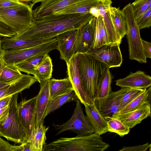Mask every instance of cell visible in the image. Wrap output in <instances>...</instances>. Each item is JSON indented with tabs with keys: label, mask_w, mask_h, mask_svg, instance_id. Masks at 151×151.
<instances>
[{
	"label": "cell",
	"mask_w": 151,
	"mask_h": 151,
	"mask_svg": "<svg viewBox=\"0 0 151 151\" xmlns=\"http://www.w3.org/2000/svg\"><path fill=\"white\" fill-rule=\"evenodd\" d=\"M109 12L114 27L122 39L127 32L126 19L124 12L119 7L116 8L111 6L110 7Z\"/></svg>",
	"instance_id": "obj_27"
},
{
	"label": "cell",
	"mask_w": 151,
	"mask_h": 151,
	"mask_svg": "<svg viewBox=\"0 0 151 151\" xmlns=\"http://www.w3.org/2000/svg\"><path fill=\"white\" fill-rule=\"evenodd\" d=\"M76 101V107L69 120L60 125L52 124L55 129L58 130L57 135L68 130L77 133L79 136L87 135L94 132L93 128L83 113L80 101L78 99Z\"/></svg>",
	"instance_id": "obj_8"
},
{
	"label": "cell",
	"mask_w": 151,
	"mask_h": 151,
	"mask_svg": "<svg viewBox=\"0 0 151 151\" xmlns=\"http://www.w3.org/2000/svg\"><path fill=\"white\" fill-rule=\"evenodd\" d=\"M151 144L147 142L145 144L132 146L124 147L119 151H147L149 149L151 151Z\"/></svg>",
	"instance_id": "obj_38"
},
{
	"label": "cell",
	"mask_w": 151,
	"mask_h": 151,
	"mask_svg": "<svg viewBox=\"0 0 151 151\" xmlns=\"http://www.w3.org/2000/svg\"><path fill=\"white\" fill-rule=\"evenodd\" d=\"M142 42L143 52L146 58H151V43L142 39Z\"/></svg>",
	"instance_id": "obj_40"
},
{
	"label": "cell",
	"mask_w": 151,
	"mask_h": 151,
	"mask_svg": "<svg viewBox=\"0 0 151 151\" xmlns=\"http://www.w3.org/2000/svg\"><path fill=\"white\" fill-rule=\"evenodd\" d=\"M107 67L90 52L78 53V69L81 86L93 100L99 79Z\"/></svg>",
	"instance_id": "obj_2"
},
{
	"label": "cell",
	"mask_w": 151,
	"mask_h": 151,
	"mask_svg": "<svg viewBox=\"0 0 151 151\" xmlns=\"http://www.w3.org/2000/svg\"><path fill=\"white\" fill-rule=\"evenodd\" d=\"M129 88H121L118 91H111L105 97L94 100L96 108L104 118L112 117L119 111L120 99Z\"/></svg>",
	"instance_id": "obj_11"
},
{
	"label": "cell",
	"mask_w": 151,
	"mask_h": 151,
	"mask_svg": "<svg viewBox=\"0 0 151 151\" xmlns=\"http://www.w3.org/2000/svg\"><path fill=\"white\" fill-rule=\"evenodd\" d=\"M96 18L93 17L76 30L74 54L89 52L92 49Z\"/></svg>",
	"instance_id": "obj_10"
},
{
	"label": "cell",
	"mask_w": 151,
	"mask_h": 151,
	"mask_svg": "<svg viewBox=\"0 0 151 151\" xmlns=\"http://www.w3.org/2000/svg\"><path fill=\"white\" fill-rule=\"evenodd\" d=\"M45 0H33V4L34 5H35V4L37 3L42 2Z\"/></svg>",
	"instance_id": "obj_49"
},
{
	"label": "cell",
	"mask_w": 151,
	"mask_h": 151,
	"mask_svg": "<svg viewBox=\"0 0 151 151\" xmlns=\"http://www.w3.org/2000/svg\"><path fill=\"white\" fill-rule=\"evenodd\" d=\"M11 83V82H10ZM6 83L0 82V89L10 83Z\"/></svg>",
	"instance_id": "obj_48"
},
{
	"label": "cell",
	"mask_w": 151,
	"mask_h": 151,
	"mask_svg": "<svg viewBox=\"0 0 151 151\" xmlns=\"http://www.w3.org/2000/svg\"><path fill=\"white\" fill-rule=\"evenodd\" d=\"M45 41L3 37L1 39V47L4 50H19L35 46Z\"/></svg>",
	"instance_id": "obj_22"
},
{
	"label": "cell",
	"mask_w": 151,
	"mask_h": 151,
	"mask_svg": "<svg viewBox=\"0 0 151 151\" xmlns=\"http://www.w3.org/2000/svg\"><path fill=\"white\" fill-rule=\"evenodd\" d=\"M116 85L121 88H147L151 86V77L144 72L138 70L126 77L117 80Z\"/></svg>",
	"instance_id": "obj_20"
},
{
	"label": "cell",
	"mask_w": 151,
	"mask_h": 151,
	"mask_svg": "<svg viewBox=\"0 0 151 151\" xmlns=\"http://www.w3.org/2000/svg\"><path fill=\"white\" fill-rule=\"evenodd\" d=\"M84 105L86 116L94 133L100 136L108 132L107 121L100 114L94 103L92 104Z\"/></svg>",
	"instance_id": "obj_21"
},
{
	"label": "cell",
	"mask_w": 151,
	"mask_h": 151,
	"mask_svg": "<svg viewBox=\"0 0 151 151\" xmlns=\"http://www.w3.org/2000/svg\"><path fill=\"white\" fill-rule=\"evenodd\" d=\"M98 0H81L69 5L54 14H85L90 13L92 6L97 5Z\"/></svg>",
	"instance_id": "obj_24"
},
{
	"label": "cell",
	"mask_w": 151,
	"mask_h": 151,
	"mask_svg": "<svg viewBox=\"0 0 151 151\" xmlns=\"http://www.w3.org/2000/svg\"><path fill=\"white\" fill-rule=\"evenodd\" d=\"M112 79L109 68L107 67L99 79L96 96L94 100L105 97L111 92Z\"/></svg>",
	"instance_id": "obj_30"
},
{
	"label": "cell",
	"mask_w": 151,
	"mask_h": 151,
	"mask_svg": "<svg viewBox=\"0 0 151 151\" xmlns=\"http://www.w3.org/2000/svg\"><path fill=\"white\" fill-rule=\"evenodd\" d=\"M120 44L118 43L106 44L92 50L89 52L109 68L120 67L123 61Z\"/></svg>",
	"instance_id": "obj_9"
},
{
	"label": "cell",
	"mask_w": 151,
	"mask_h": 151,
	"mask_svg": "<svg viewBox=\"0 0 151 151\" xmlns=\"http://www.w3.org/2000/svg\"><path fill=\"white\" fill-rule=\"evenodd\" d=\"M9 105L0 109V122L4 120L9 114Z\"/></svg>",
	"instance_id": "obj_43"
},
{
	"label": "cell",
	"mask_w": 151,
	"mask_h": 151,
	"mask_svg": "<svg viewBox=\"0 0 151 151\" xmlns=\"http://www.w3.org/2000/svg\"><path fill=\"white\" fill-rule=\"evenodd\" d=\"M49 129L43 125L35 128L27 142L31 151H43L44 146L46 144V133Z\"/></svg>",
	"instance_id": "obj_25"
},
{
	"label": "cell",
	"mask_w": 151,
	"mask_h": 151,
	"mask_svg": "<svg viewBox=\"0 0 151 151\" xmlns=\"http://www.w3.org/2000/svg\"><path fill=\"white\" fill-rule=\"evenodd\" d=\"M94 17L90 13L51 15L32 24L25 31L12 37L16 39L46 41L67 31L76 30Z\"/></svg>",
	"instance_id": "obj_1"
},
{
	"label": "cell",
	"mask_w": 151,
	"mask_h": 151,
	"mask_svg": "<svg viewBox=\"0 0 151 151\" xmlns=\"http://www.w3.org/2000/svg\"><path fill=\"white\" fill-rule=\"evenodd\" d=\"M32 9L25 4L0 8V21L19 34L32 24Z\"/></svg>",
	"instance_id": "obj_5"
},
{
	"label": "cell",
	"mask_w": 151,
	"mask_h": 151,
	"mask_svg": "<svg viewBox=\"0 0 151 151\" xmlns=\"http://www.w3.org/2000/svg\"><path fill=\"white\" fill-rule=\"evenodd\" d=\"M112 3L111 0H98L97 6L104 22L109 43L120 44L122 39L114 27L110 13L109 9Z\"/></svg>",
	"instance_id": "obj_17"
},
{
	"label": "cell",
	"mask_w": 151,
	"mask_h": 151,
	"mask_svg": "<svg viewBox=\"0 0 151 151\" xmlns=\"http://www.w3.org/2000/svg\"><path fill=\"white\" fill-rule=\"evenodd\" d=\"M132 4L133 12L136 17L151 8V0H135Z\"/></svg>",
	"instance_id": "obj_37"
},
{
	"label": "cell",
	"mask_w": 151,
	"mask_h": 151,
	"mask_svg": "<svg viewBox=\"0 0 151 151\" xmlns=\"http://www.w3.org/2000/svg\"><path fill=\"white\" fill-rule=\"evenodd\" d=\"M21 3L27 4L32 9L34 6L33 4V0H16Z\"/></svg>",
	"instance_id": "obj_46"
},
{
	"label": "cell",
	"mask_w": 151,
	"mask_h": 151,
	"mask_svg": "<svg viewBox=\"0 0 151 151\" xmlns=\"http://www.w3.org/2000/svg\"><path fill=\"white\" fill-rule=\"evenodd\" d=\"M81 0H46L32 10L33 18H42L58 12L73 4Z\"/></svg>",
	"instance_id": "obj_15"
},
{
	"label": "cell",
	"mask_w": 151,
	"mask_h": 151,
	"mask_svg": "<svg viewBox=\"0 0 151 151\" xmlns=\"http://www.w3.org/2000/svg\"><path fill=\"white\" fill-rule=\"evenodd\" d=\"M151 86L144 91L130 103L122 109L116 114H122L131 111L139 108L144 103L147 101L150 96Z\"/></svg>",
	"instance_id": "obj_33"
},
{
	"label": "cell",
	"mask_w": 151,
	"mask_h": 151,
	"mask_svg": "<svg viewBox=\"0 0 151 151\" xmlns=\"http://www.w3.org/2000/svg\"><path fill=\"white\" fill-rule=\"evenodd\" d=\"M109 43L104 22L102 17L100 15L98 18H96L94 38L92 50Z\"/></svg>",
	"instance_id": "obj_29"
},
{
	"label": "cell",
	"mask_w": 151,
	"mask_h": 151,
	"mask_svg": "<svg viewBox=\"0 0 151 151\" xmlns=\"http://www.w3.org/2000/svg\"><path fill=\"white\" fill-rule=\"evenodd\" d=\"M12 95L0 99V109L9 105Z\"/></svg>",
	"instance_id": "obj_44"
},
{
	"label": "cell",
	"mask_w": 151,
	"mask_h": 151,
	"mask_svg": "<svg viewBox=\"0 0 151 151\" xmlns=\"http://www.w3.org/2000/svg\"><path fill=\"white\" fill-rule=\"evenodd\" d=\"M139 29L147 28L151 26V8L148 9L143 14L135 17Z\"/></svg>",
	"instance_id": "obj_36"
},
{
	"label": "cell",
	"mask_w": 151,
	"mask_h": 151,
	"mask_svg": "<svg viewBox=\"0 0 151 151\" xmlns=\"http://www.w3.org/2000/svg\"><path fill=\"white\" fill-rule=\"evenodd\" d=\"M122 10L126 19V35L128 44L129 58L141 63H146L147 58L143 52L140 30L136 21L132 4L129 3Z\"/></svg>",
	"instance_id": "obj_6"
},
{
	"label": "cell",
	"mask_w": 151,
	"mask_h": 151,
	"mask_svg": "<svg viewBox=\"0 0 151 151\" xmlns=\"http://www.w3.org/2000/svg\"><path fill=\"white\" fill-rule=\"evenodd\" d=\"M53 71V65L51 58L46 55L38 66L34 70L32 75L40 84L50 79Z\"/></svg>",
	"instance_id": "obj_26"
},
{
	"label": "cell",
	"mask_w": 151,
	"mask_h": 151,
	"mask_svg": "<svg viewBox=\"0 0 151 151\" xmlns=\"http://www.w3.org/2000/svg\"><path fill=\"white\" fill-rule=\"evenodd\" d=\"M3 49L1 47V39L0 38V69L1 65L4 64L2 58Z\"/></svg>",
	"instance_id": "obj_47"
},
{
	"label": "cell",
	"mask_w": 151,
	"mask_h": 151,
	"mask_svg": "<svg viewBox=\"0 0 151 151\" xmlns=\"http://www.w3.org/2000/svg\"><path fill=\"white\" fill-rule=\"evenodd\" d=\"M76 30L66 31L55 37L57 41L56 49L60 52V58L66 63L68 62L75 54L74 47Z\"/></svg>",
	"instance_id": "obj_16"
},
{
	"label": "cell",
	"mask_w": 151,
	"mask_h": 151,
	"mask_svg": "<svg viewBox=\"0 0 151 151\" xmlns=\"http://www.w3.org/2000/svg\"><path fill=\"white\" fill-rule=\"evenodd\" d=\"M109 146L100 135L94 132L82 136L60 138L46 144L43 151H104Z\"/></svg>",
	"instance_id": "obj_3"
},
{
	"label": "cell",
	"mask_w": 151,
	"mask_h": 151,
	"mask_svg": "<svg viewBox=\"0 0 151 151\" xmlns=\"http://www.w3.org/2000/svg\"><path fill=\"white\" fill-rule=\"evenodd\" d=\"M34 76L23 74L21 77L0 89V99L29 89L37 82Z\"/></svg>",
	"instance_id": "obj_19"
},
{
	"label": "cell",
	"mask_w": 151,
	"mask_h": 151,
	"mask_svg": "<svg viewBox=\"0 0 151 151\" xmlns=\"http://www.w3.org/2000/svg\"><path fill=\"white\" fill-rule=\"evenodd\" d=\"M19 93L12 95L9 104L8 115L0 122V137L15 143L22 144L29 140L26 131L22 123L17 109Z\"/></svg>",
	"instance_id": "obj_4"
},
{
	"label": "cell",
	"mask_w": 151,
	"mask_h": 151,
	"mask_svg": "<svg viewBox=\"0 0 151 151\" xmlns=\"http://www.w3.org/2000/svg\"><path fill=\"white\" fill-rule=\"evenodd\" d=\"M78 53H76L66 63L67 73L73 84V90L81 103L84 105L92 104L94 100L83 91L81 86L78 69Z\"/></svg>",
	"instance_id": "obj_13"
},
{
	"label": "cell",
	"mask_w": 151,
	"mask_h": 151,
	"mask_svg": "<svg viewBox=\"0 0 151 151\" xmlns=\"http://www.w3.org/2000/svg\"><path fill=\"white\" fill-rule=\"evenodd\" d=\"M89 13L95 17L98 18L100 15L97 5L91 7L90 9Z\"/></svg>",
	"instance_id": "obj_45"
},
{
	"label": "cell",
	"mask_w": 151,
	"mask_h": 151,
	"mask_svg": "<svg viewBox=\"0 0 151 151\" xmlns=\"http://www.w3.org/2000/svg\"><path fill=\"white\" fill-rule=\"evenodd\" d=\"M47 54H41L30 57L14 65L20 71L28 74H32L34 70L40 64Z\"/></svg>",
	"instance_id": "obj_31"
},
{
	"label": "cell",
	"mask_w": 151,
	"mask_h": 151,
	"mask_svg": "<svg viewBox=\"0 0 151 151\" xmlns=\"http://www.w3.org/2000/svg\"><path fill=\"white\" fill-rule=\"evenodd\" d=\"M49 89L50 99L68 93L73 90V88L70 80L68 77L63 79L54 78L50 79Z\"/></svg>",
	"instance_id": "obj_23"
},
{
	"label": "cell",
	"mask_w": 151,
	"mask_h": 151,
	"mask_svg": "<svg viewBox=\"0 0 151 151\" xmlns=\"http://www.w3.org/2000/svg\"><path fill=\"white\" fill-rule=\"evenodd\" d=\"M74 90L49 100L44 115L45 118L51 112L56 110L66 103L78 99Z\"/></svg>",
	"instance_id": "obj_28"
},
{
	"label": "cell",
	"mask_w": 151,
	"mask_h": 151,
	"mask_svg": "<svg viewBox=\"0 0 151 151\" xmlns=\"http://www.w3.org/2000/svg\"><path fill=\"white\" fill-rule=\"evenodd\" d=\"M13 146L0 137V151H12Z\"/></svg>",
	"instance_id": "obj_42"
},
{
	"label": "cell",
	"mask_w": 151,
	"mask_h": 151,
	"mask_svg": "<svg viewBox=\"0 0 151 151\" xmlns=\"http://www.w3.org/2000/svg\"><path fill=\"white\" fill-rule=\"evenodd\" d=\"M104 118L107 121L108 132L116 133L122 137L129 133L130 129L118 119L113 117H108Z\"/></svg>",
	"instance_id": "obj_34"
},
{
	"label": "cell",
	"mask_w": 151,
	"mask_h": 151,
	"mask_svg": "<svg viewBox=\"0 0 151 151\" xmlns=\"http://www.w3.org/2000/svg\"><path fill=\"white\" fill-rule=\"evenodd\" d=\"M49 80L40 84V90L36 96L35 128L44 124V115L50 99Z\"/></svg>",
	"instance_id": "obj_18"
},
{
	"label": "cell",
	"mask_w": 151,
	"mask_h": 151,
	"mask_svg": "<svg viewBox=\"0 0 151 151\" xmlns=\"http://www.w3.org/2000/svg\"><path fill=\"white\" fill-rule=\"evenodd\" d=\"M150 104L149 100L136 110L122 114H115L112 117L118 119L130 129L140 124L143 120L150 116Z\"/></svg>",
	"instance_id": "obj_14"
},
{
	"label": "cell",
	"mask_w": 151,
	"mask_h": 151,
	"mask_svg": "<svg viewBox=\"0 0 151 151\" xmlns=\"http://www.w3.org/2000/svg\"><path fill=\"white\" fill-rule=\"evenodd\" d=\"M144 90L143 88H130L121 97L119 102V111L130 103Z\"/></svg>",
	"instance_id": "obj_35"
},
{
	"label": "cell",
	"mask_w": 151,
	"mask_h": 151,
	"mask_svg": "<svg viewBox=\"0 0 151 151\" xmlns=\"http://www.w3.org/2000/svg\"><path fill=\"white\" fill-rule=\"evenodd\" d=\"M16 33L7 25L0 21V36L12 37Z\"/></svg>",
	"instance_id": "obj_39"
},
{
	"label": "cell",
	"mask_w": 151,
	"mask_h": 151,
	"mask_svg": "<svg viewBox=\"0 0 151 151\" xmlns=\"http://www.w3.org/2000/svg\"><path fill=\"white\" fill-rule=\"evenodd\" d=\"M15 65L2 64L0 69V82L9 83L18 78L23 74Z\"/></svg>",
	"instance_id": "obj_32"
},
{
	"label": "cell",
	"mask_w": 151,
	"mask_h": 151,
	"mask_svg": "<svg viewBox=\"0 0 151 151\" xmlns=\"http://www.w3.org/2000/svg\"><path fill=\"white\" fill-rule=\"evenodd\" d=\"M36 97L22 99L17 104L19 114L29 139L35 128Z\"/></svg>",
	"instance_id": "obj_12"
},
{
	"label": "cell",
	"mask_w": 151,
	"mask_h": 151,
	"mask_svg": "<svg viewBox=\"0 0 151 151\" xmlns=\"http://www.w3.org/2000/svg\"><path fill=\"white\" fill-rule=\"evenodd\" d=\"M57 47V41L55 37L27 48L3 50L2 58L6 65L13 66L30 57L41 54H48L56 49Z\"/></svg>",
	"instance_id": "obj_7"
},
{
	"label": "cell",
	"mask_w": 151,
	"mask_h": 151,
	"mask_svg": "<svg viewBox=\"0 0 151 151\" xmlns=\"http://www.w3.org/2000/svg\"><path fill=\"white\" fill-rule=\"evenodd\" d=\"M23 4L16 0H0V8L12 6Z\"/></svg>",
	"instance_id": "obj_41"
}]
</instances>
